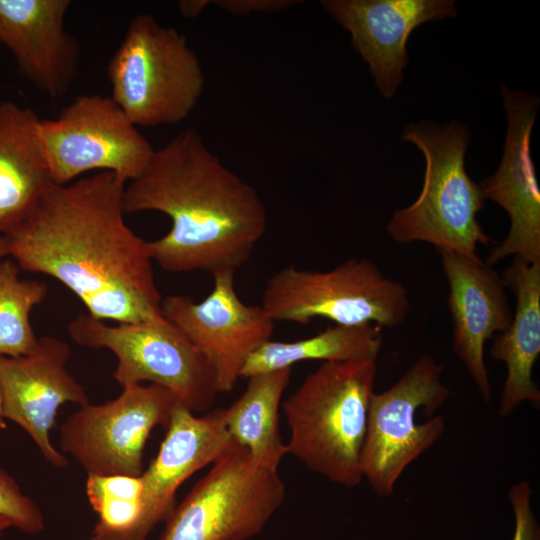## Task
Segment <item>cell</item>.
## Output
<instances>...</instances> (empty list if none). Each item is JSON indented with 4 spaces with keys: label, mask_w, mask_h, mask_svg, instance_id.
I'll return each mask as SVG.
<instances>
[{
    "label": "cell",
    "mask_w": 540,
    "mask_h": 540,
    "mask_svg": "<svg viewBox=\"0 0 540 540\" xmlns=\"http://www.w3.org/2000/svg\"><path fill=\"white\" fill-rule=\"evenodd\" d=\"M402 140L423 153L426 169L418 198L390 218V237L399 243L420 241L475 255L478 244L492 239L477 219L485 200L480 183L465 168L470 130L459 122L440 126L422 121L407 125Z\"/></svg>",
    "instance_id": "obj_4"
},
{
    "label": "cell",
    "mask_w": 540,
    "mask_h": 540,
    "mask_svg": "<svg viewBox=\"0 0 540 540\" xmlns=\"http://www.w3.org/2000/svg\"><path fill=\"white\" fill-rule=\"evenodd\" d=\"M5 427H6V424H5V419L2 413V392H1V386H0V430H3Z\"/></svg>",
    "instance_id": "obj_30"
},
{
    "label": "cell",
    "mask_w": 540,
    "mask_h": 540,
    "mask_svg": "<svg viewBox=\"0 0 540 540\" xmlns=\"http://www.w3.org/2000/svg\"><path fill=\"white\" fill-rule=\"evenodd\" d=\"M531 495V485L527 480L509 488L508 498L515 521L512 540H540V526L532 510Z\"/></svg>",
    "instance_id": "obj_25"
},
{
    "label": "cell",
    "mask_w": 540,
    "mask_h": 540,
    "mask_svg": "<svg viewBox=\"0 0 540 540\" xmlns=\"http://www.w3.org/2000/svg\"><path fill=\"white\" fill-rule=\"evenodd\" d=\"M38 136L54 184L81 174L110 172L127 184L145 169L155 149L111 97L82 95L53 119H40Z\"/></svg>",
    "instance_id": "obj_10"
},
{
    "label": "cell",
    "mask_w": 540,
    "mask_h": 540,
    "mask_svg": "<svg viewBox=\"0 0 540 540\" xmlns=\"http://www.w3.org/2000/svg\"><path fill=\"white\" fill-rule=\"evenodd\" d=\"M260 306L274 322L307 325L323 318L335 325L381 328L401 326L410 309L406 287L366 258L327 271L286 266L267 280Z\"/></svg>",
    "instance_id": "obj_6"
},
{
    "label": "cell",
    "mask_w": 540,
    "mask_h": 540,
    "mask_svg": "<svg viewBox=\"0 0 540 540\" xmlns=\"http://www.w3.org/2000/svg\"><path fill=\"white\" fill-rule=\"evenodd\" d=\"M285 497L278 469L258 463L237 444L174 507L160 540H247L262 531Z\"/></svg>",
    "instance_id": "obj_8"
},
{
    "label": "cell",
    "mask_w": 540,
    "mask_h": 540,
    "mask_svg": "<svg viewBox=\"0 0 540 540\" xmlns=\"http://www.w3.org/2000/svg\"><path fill=\"white\" fill-rule=\"evenodd\" d=\"M125 186L110 172L52 183L3 236L7 257L21 271L59 281L96 319L130 323L161 316L149 241L124 219Z\"/></svg>",
    "instance_id": "obj_1"
},
{
    "label": "cell",
    "mask_w": 540,
    "mask_h": 540,
    "mask_svg": "<svg viewBox=\"0 0 540 540\" xmlns=\"http://www.w3.org/2000/svg\"><path fill=\"white\" fill-rule=\"evenodd\" d=\"M178 404L172 392L156 384L124 387L117 398L72 413L60 427L61 449L87 474L139 477L151 431L166 428Z\"/></svg>",
    "instance_id": "obj_11"
},
{
    "label": "cell",
    "mask_w": 540,
    "mask_h": 540,
    "mask_svg": "<svg viewBox=\"0 0 540 540\" xmlns=\"http://www.w3.org/2000/svg\"><path fill=\"white\" fill-rule=\"evenodd\" d=\"M12 526L11 522L4 516H0V536L4 530Z\"/></svg>",
    "instance_id": "obj_28"
},
{
    "label": "cell",
    "mask_w": 540,
    "mask_h": 540,
    "mask_svg": "<svg viewBox=\"0 0 540 540\" xmlns=\"http://www.w3.org/2000/svg\"><path fill=\"white\" fill-rule=\"evenodd\" d=\"M235 273L213 277V288L201 301L182 294L161 301L162 315L175 325L210 365L219 393L231 391L249 358L271 340L275 322L260 305L238 296Z\"/></svg>",
    "instance_id": "obj_12"
},
{
    "label": "cell",
    "mask_w": 540,
    "mask_h": 540,
    "mask_svg": "<svg viewBox=\"0 0 540 540\" xmlns=\"http://www.w3.org/2000/svg\"><path fill=\"white\" fill-rule=\"evenodd\" d=\"M236 445L226 427L224 408L197 416L178 404L157 456L140 475L142 510L136 540H145L159 522L167 519L181 484Z\"/></svg>",
    "instance_id": "obj_17"
},
{
    "label": "cell",
    "mask_w": 540,
    "mask_h": 540,
    "mask_svg": "<svg viewBox=\"0 0 540 540\" xmlns=\"http://www.w3.org/2000/svg\"><path fill=\"white\" fill-rule=\"evenodd\" d=\"M0 516L6 517L12 526L29 534L44 529V518L34 501L27 497L16 481L0 468Z\"/></svg>",
    "instance_id": "obj_24"
},
{
    "label": "cell",
    "mask_w": 540,
    "mask_h": 540,
    "mask_svg": "<svg viewBox=\"0 0 540 540\" xmlns=\"http://www.w3.org/2000/svg\"><path fill=\"white\" fill-rule=\"evenodd\" d=\"M382 344L381 327L334 325L314 336L286 342L269 340L247 359L241 378L292 368L301 361L345 362L377 359Z\"/></svg>",
    "instance_id": "obj_22"
},
{
    "label": "cell",
    "mask_w": 540,
    "mask_h": 540,
    "mask_svg": "<svg viewBox=\"0 0 540 540\" xmlns=\"http://www.w3.org/2000/svg\"><path fill=\"white\" fill-rule=\"evenodd\" d=\"M5 257H7L6 244H5L4 237L1 236L0 237V260H2Z\"/></svg>",
    "instance_id": "obj_29"
},
{
    "label": "cell",
    "mask_w": 540,
    "mask_h": 540,
    "mask_svg": "<svg viewBox=\"0 0 540 540\" xmlns=\"http://www.w3.org/2000/svg\"><path fill=\"white\" fill-rule=\"evenodd\" d=\"M70 346L45 336L36 348L20 357H0L2 413L30 435L43 457L63 468L68 459L51 443L49 432L59 407L66 403H89L84 387L66 368Z\"/></svg>",
    "instance_id": "obj_14"
},
{
    "label": "cell",
    "mask_w": 540,
    "mask_h": 540,
    "mask_svg": "<svg viewBox=\"0 0 540 540\" xmlns=\"http://www.w3.org/2000/svg\"><path fill=\"white\" fill-rule=\"evenodd\" d=\"M21 269L9 257L0 260V357L31 353L39 338L30 315L48 293L44 281L22 279Z\"/></svg>",
    "instance_id": "obj_23"
},
{
    "label": "cell",
    "mask_w": 540,
    "mask_h": 540,
    "mask_svg": "<svg viewBox=\"0 0 540 540\" xmlns=\"http://www.w3.org/2000/svg\"><path fill=\"white\" fill-rule=\"evenodd\" d=\"M501 277L516 297L510 325L494 337L490 348L491 357L507 366L499 405V415L505 417L523 402L540 407V390L532 378L540 354V261L513 257Z\"/></svg>",
    "instance_id": "obj_19"
},
{
    "label": "cell",
    "mask_w": 540,
    "mask_h": 540,
    "mask_svg": "<svg viewBox=\"0 0 540 540\" xmlns=\"http://www.w3.org/2000/svg\"><path fill=\"white\" fill-rule=\"evenodd\" d=\"M111 98L135 126L176 124L196 107L205 76L185 35L150 14L130 20L107 66Z\"/></svg>",
    "instance_id": "obj_5"
},
{
    "label": "cell",
    "mask_w": 540,
    "mask_h": 540,
    "mask_svg": "<svg viewBox=\"0 0 540 540\" xmlns=\"http://www.w3.org/2000/svg\"><path fill=\"white\" fill-rule=\"evenodd\" d=\"M448 283L447 305L453 326V348L482 398L489 402L492 388L484 360V346L512 321L506 287L491 266L477 254L437 249Z\"/></svg>",
    "instance_id": "obj_16"
},
{
    "label": "cell",
    "mask_w": 540,
    "mask_h": 540,
    "mask_svg": "<svg viewBox=\"0 0 540 540\" xmlns=\"http://www.w3.org/2000/svg\"><path fill=\"white\" fill-rule=\"evenodd\" d=\"M321 5L350 33L354 49L387 99L402 83L412 31L457 15L454 0H323Z\"/></svg>",
    "instance_id": "obj_15"
},
{
    "label": "cell",
    "mask_w": 540,
    "mask_h": 540,
    "mask_svg": "<svg viewBox=\"0 0 540 540\" xmlns=\"http://www.w3.org/2000/svg\"><path fill=\"white\" fill-rule=\"evenodd\" d=\"M507 132L500 164L481 183L484 199L500 205L509 215L505 239L490 250L486 263L494 266L513 256L540 261V189L531 157V135L539 108L534 93L500 85Z\"/></svg>",
    "instance_id": "obj_13"
},
{
    "label": "cell",
    "mask_w": 540,
    "mask_h": 540,
    "mask_svg": "<svg viewBox=\"0 0 540 540\" xmlns=\"http://www.w3.org/2000/svg\"><path fill=\"white\" fill-rule=\"evenodd\" d=\"M125 214L156 211L170 230L149 241L153 259L174 273H236L250 258L267 227L258 192L228 169L188 128L154 154L125 186Z\"/></svg>",
    "instance_id": "obj_2"
},
{
    "label": "cell",
    "mask_w": 540,
    "mask_h": 540,
    "mask_svg": "<svg viewBox=\"0 0 540 540\" xmlns=\"http://www.w3.org/2000/svg\"><path fill=\"white\" fill-rule=\"evenodd\" d=\"M71 339L117 358L113 373L122 388L144 381L172 392L192 412H206L219 393L214 373L189 339L163 315L145 321L107 325L87 313L67 326Z\"/></svg>",
    "instance_id": "obj_7"
},
{
    "label": "cell",
    "mask_w": 540,
    "mask_h": 540,
    "mask_svg": "<svg viewBox=\"0 0 540 540\" xmlns=\"http://www.w3.org/2000/svg\"><path fill=\"white\" fill-rule=\"evenodd\" d=\"M39 121L29 108L0 102V237L26 218L53 183L39 141Z\"/></svg>",
    "instance_id": "obj_20"
},
{
    "label": "cell",
    "mask_w": 540,
    "mask_h": 540,
    "mask_svg": "<svg viewBox=\"0 0 540 540\" xmlns=\"http://www.w3.org/2000/svg\"><path fill=\"white\" fill-rule=\"evenodd\" d=\"M69 0H0V44L20 71L56 99L71 86L79 45L65 28Z\"/></svg>",
    "instance_id": "obj_18"
},
{
    "label": "cell",
    "mask_w": 540,
    "mask_h": 540,
    "mask_svg": "<svg viewBox=\"0 0 540 540\" xmlns=\"http://www.w3.org/2000/svg\"><path fill=\"white\" fill-rule=\"evenodd\" d=\"M377 376V359L323 362L282 406L288 453L338 485L363 481L362 450Z\"/></svg>",
    "instance_id": "obj_3"
},
{
    "label": "cell",
    "mask_w": 540,
    "mask_h": 540,
    "mask_svg": "<svg viewBox=\"0 0 540 540\" xmlns=\"http://www.w3.org/2000/svg\"><path fill=\"white\" fill-rule=\"evenodd\" d=\"M221 10L236 16L257 13H275L286 10L298 3L295 0H215L211 1Z\"/></svg>",
    "instance_id": "obj_26"
},
{
    "label": "cell",
    "mask_w": 540,
    "mask_h": 540,
    "mask_svg": "<svg viewBox=\"0 0 540 540\" xmlns=\"http://www.w3.org/2000/svg\"><path fill=\"white\" fill-rule=\"evenodd\" d=\"M444 364L420 356L390 388L374 393L362 450V474L379 497L390 496L404 470L442 436L445 422L432 416L450 397L442 382Z\"/></svg>",
    "instance_id": "obj_9"
},
{
    "label": "cell",
    "mask_w": 540,
    "mask_h": 540,
    "mask_svg": "<svg viewBox=\"0 0 540 540\" xmlns=\"http://www.w3.org/2000/svg\"><path fill=\"white\" fill-rule=\"evenodd\" d=\"M208 0H182L178 3L180 13L186 18H194L209 5Z\"/></svg>",
    "instance_id": "obj_27"
},
{
    "label": "cell",
    "mask_w": 540,
    "mask_h": 540,
    "mask_svg": "<svg viewBox=\"0 0 540 540\" xmlns=\"http://www.w3.org/2000/svg\"><path fill=\"white\" fill-rule=\"evenodd\" d=\"M291 372L283 368L248 377L243 393L224 408L227 430L236 443L258 463L275 469L288 454L279 430V407Z\"/></svg>",
    "instance_id": "obj_21"
}]
</instances>
